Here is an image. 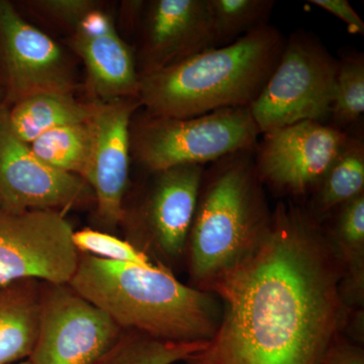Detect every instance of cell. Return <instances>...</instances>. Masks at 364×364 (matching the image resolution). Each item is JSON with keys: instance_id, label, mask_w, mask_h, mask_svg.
Listing matches in <instances>:
<instances>
[{"instance_id": "cell-24", "label": "cell", "mask_w": 364, "mask_h": 364, "mask_svg": "<svg viewBox=\"0 0 364 364\" xmlns=\"http://www.w3.org/2000/svg\"><path fill=\"white\" fill-rule=\"evenodd\" d=\"M72 240L79 252L88 254L100 259L132 263L145 267L155 265L149 255L140 250L135 244L123 240L109 232L85 228L74 231Z\"/></svg>"}, {"instance_id": "cell-9", "label": "cell", "mask_w": 364, "mask_h": 364, "mask_svg": "<svg viewBox=\"0 0 364 364\" xmlns=\"http://www.w3.org/2000/svg\"><path fill=\"white\" fill-rule=\"evenodd\" d=\"M124 330L69 284H41L39 333L32 364H95Z\"/></svg>"}, {"instance_id": "cell-2", "label": "cell", "mask_w": 364, "mask_h": 364, "mask_svg": "<svg viewBox=\"0 0 364 364\" xmlns=\"http://www.w3.org/2000/svg\"><path fill=\"white\" fill-rule=\"evenodd\" d=\"M69 286L122 329L164 341H210L221 321L214 294L182 284L161 264L145 267L80 253Z\"/></svg>"}, {"instance_id": "cell-4", "label": "cell", "mask_w": 364, "mask_h": 364, "mask_svg": "<svg viewBox=\"0 0 364 364\" xmlns=\"http://www.w3.org/2000/svg\"><path fill=\"white\" fill-rule=\"evenodd\" d=\"M254 151L234 153L205 166L186 244L191 287L202 289L233 269L267 234L272 210Z\"/></svg>"}, {"instance_id": "cell-3", "label": "cell", "mask_w": 364, "mask_h": 364, "mask_svg": "<svg viewBox=\"0 0 364 364\" xmlns=\"http://www.w3.org/2000/svg\"><path fill=\"white\" fill-rule=\"evenodd\" d=\"M286 40L268 23L232 44L143 76L141 107L152 116L191 117L250 107L279 63Z\"/></svg>"}, {"instance_id": "cell-20", "label": "cell", "mask_w": 364, "mask_h": 364, "mask_svg": "<svg viewBox=\"0 0 364 364\" xmlns=\"http://www.w3.org/2000/svg\"><path fill=\"white\" fill-rule=\"evenodd\" d=\"M207 343L164 341L135 330H124L114 346L95 364H174L203 350Z\"/></svg>"}, {"instance_id": "cell-1", "label": "cell", "mask_w": 364, "mask_h": 364, "mask_svg": "<svg viewBox=\"0 0 364 364\" xmlns=\"http://www.w3.org/2000/svg\"><path fill=\"white\" fill-rule=\"evenodd\" d=\"M322 225L277 203L259 245L202 291L221 301L219 327L186 364H320L352 310Z\"/></svg>"}, {"instance_id": "cell-16", "label": "cell", "mask_w": 364, "mask_h": 364, "mask_svg": "<svg viewBox=\"0 0 364 364\" xmlns=\"http://www.w3.org/2000/svg\"><path fill=\"white\" fill-rule=\"evenodd\" d=\"M41 284L21 280L0 286V364L32 355L39 333Z\"/></svg>"}, {"instance_id": "cell-13", "label": "cell", "mask_w": 364, "mask_h": 364, "mask_svg": "<svg viewBox=\"0 0 364 364\" xmlns=\"http://www.w3.org/2000/svg\"><path fill=\"white\" fill-rule=\"evenodd\" d=\"M90 157L83 179L95 196V219L105 230L123 224L131 164L130 127L138 97L90 100Z\"/></svg>"}, {"instance_id": "cell-19", "label": "cell", "mask_w": 364, "mask_h": 364, "mask_svg": "<svg viewBox=\"0 0 364 364\" xmlns=\"http://www.w3.org/2000/svg\"><path fill=\"white\" fill-rule=\"evenodd\" d=\"M364 193V143L351 135L305 208L314 221L322 225L335 210Z\"/></svg>"}, {"instance_id": "cell-27", "label": "cell", "mask_w": 364, "mask_h": 364, "mask_svg": "<svg viewBox=\"0 0 364 364\" xmlns=\"http://www.w3.org/2000/svg\"><path fill=\"white\" fill-rule=\"evenodd\" d=\"M310 4L343 21L351 33L364 35V21L347 0H311Z\"/></svg>"}, {"instance_id": "cell-21", "label": "cell", "mask_w": 364, "mask_h": 364, "mask_svg": "<svg viewBox=\"0 0 364 364\" xmlns=\"http://www.w3.org/2000/svg\"><path fill=\"white\" fill-rule=\"evenodd\" d=\"M28 145L33 152L50 166L83 178L91 145L88 119L83 123L53 129Z\"/></svg>"}, {"instance_id": "cell-12", "label": "cell", "mask_w": 364, "mask_h": 364, "mask_svg": "<svg viewBox=\"0 0 364 364\" xmlns=\"http://www.w3.org/2000/svg\"><path fill=\"white\" fill-rule=\"evenodd\" d=\"M0 104V210H58L95 205V196L85 179L42 161L30 145L14 135Z\"/></svg>"}, {"instance_id": "cell-7", "label": "cell", "mask_w": 364, "mask_h": 364, "mask_svg": "<svg viewBox=\"0 0 364 364\" xmlns=\"http://www.w3.org/2000/svg\"><path fill=\"white\" fill-rule=\"evenodd\" d=\"M73 232L58 210H0V286L21 280L69 284L80 257Z\"/></svg>"}, {"instance_id": "cell-6", "label": "cell", "mask_w": 364, "mask_h": 364, "mask_svg": "<svg viewBox=\"0 0 364 364\" xmlns=\"http://www.w3.org/2000/svg\"><path fill=\"white\" fill-rule=\"evenodd\" d=\"M338 69L339 60L317 37L301 30L291 33L267 85L249 107L261 135L299 122L326 124Z\"/></svg>"}, {"instance_id": "cell-22", "label": "cell", "mask_w": 364, "mask_h": 364, "mask_svg": "<svg viewBox=\"0 0 364 364\" xmlns=\"http://www.w3.org/2000/svg\"><path fill=\"white\" fill-rule=\"evenodd\" d=\"M218 47L268 25L273 0H208Z\"/></svg>"}, {"instance_id": "cell-29", "label": "cell", "mask_w": 364, "mask_h": 364, "mask_svg": "<svg viewBox=\"0 0 364 364\" xmlns=\"http://www.w3.org/2000/svg\"><path fill=\"white\" fill-rule=\"evenodd\" d=\"M14 364H32V363H31V361L28 360V359H26V360L20 361V363H14Z\"/></svg>"}, {"instance_id": "cell-17", "label": "cell", "mask_w": 364, "mask_h": 364, "mask_svg": "<svg viewBox=\"0 0 364 364\" xmlns=\"http://www.w3.org/2000/svg\"><path fill=\"white\" fill-rule=\"evenodd\" d=\"M324 228L333 254L341 268V289L346 305L363 308L364 296V193L332 213Z\"/></svg>"}, {"instance_id": "cell-26", "label": "cell", "mask_w": 364, "mask_h": 364, "mask_svg": "<svg viewBox=\"0 0 364 364\" xmlns=\"http://www.w3.org/2000/svg\"><path fill=\"white\" fill-rule=\"evenodd\" d=\"M320 364H364L363 346L340 334L330 345Z\"/></svg>"}, {"instance_id": "cell-5", "label": "cell", "mask_w": 364, "mask_h": 364, "mask_svg": "<svg viewBox=\"0 0 364 364\" xmlns=\"http://www.w3.org/2000/svg\"><path fill=\"white\" fill-rule=\"evenodd\" d=\"M261 133L249 107L202 116L164 117L136 112L130 127L131 158L146 172L205 165L255 149Z\"/></svg>"}, {"instance_id": "cell-25", "label": "cell", "mask_w": 364, "mask_h": 364, "mask_svg": "<svg viewBox=\"0 0 364 364\" xmlns=\"http://www.w3.org/2000/svg\"><path fill=\"white\" fill-rule=\"evenodd\" d=\"M23 4L40 16L70 32L88 14L102 6L95 0H31Z\"/></svg>"}, {"instance_id": "cell-14", "label": "cell", "mask_w": 364, "mask_h": 364, "mask_svg": "<svg viewBox=\"0 0 364 364\" xmlns=\"http://www.w3.org/2000/svg\"><path fill=\"white\" fill-rule=\"evenodd\" d=\"M138 35L140 77L218 47L208 0L148 1Z\"/></svg>"}, {"instance_id": "cell-15", "label": "cell", "mask_w": 364, "mask_h": 364, "mask_svg": "<svg viewBox=\"0 0 364 364\" xmlns=\"http://www.w3.org/2000/svg\"><path fill=\"white\" fill-rule=\"evenodd\" d=\"M68 44L85 67L90 100L138 97L140 76L135 52L102 4L70 32Z\"/></svg>"}, {"instance_id": "cell-28", "label": "cell", "mask_w": 364, "mask_h": 364, "mask_svg": "<svg viewBox=\"0 0 364 364\" xmlns=\"http://www.w3.org/2000/svg\"><path fill=\"white\" fill-rule=\"evenodd\" d=\"M4 102V91H2L1 88H0V104H1V102Z\"/></svg>"}, {"instance_id": "cell-10", "label": "cell", "mask_w": 364, "mask_h": 364, "mask_svg": "<svg viewBox=\"0 0 364 364\" xmlns=\"http://www.w3.org/2000/svg\"><path fill=\"white\" fill-rule=\"evenodd\" d=\"M70 57L49 35L23 18L16 4L0 0V88L11 107L44 92L75 93Z\"/></svg>"}, {"instance_id": "cell-18", "label": "cell", "mask_w": 364, "mask_h": 364, "mask_svg": "<svg viewBox=\"0 0 364 364\" xmlns=\"http://www.w3.org/2000/svg\"><path fill=\"white\" fill-rule=\"evenodd\" d=\"M91 107L75 93L44 92L23 98L7 109L9 126L23 142L31 144L43 134L90 119Z\"/></svg>"}, {"instance_id": "cell-23", "label": "cell", "mask_w": 364, "mask_h": 364, "mask_svg": "<svg viewBox=\"0 0 364 364\" xmlns=\"http://www.w3.org/2000/svg\"><path fill=\"white\" fill-rule=\"evenodd\" d=\"M364 112V57L349 54L339 60L331 109V126L347 132ZM348 133V132H347Z\"/></svg>"}, {"instance_id": "cell-8", "label": "cell", "mask_w": 364, "mask_h": 364, "mask_svg": "<svg viewBox=\"0 0 364 364\" xmlns=\"http://www.w3.org/2000/svg\"><path fill=\"white\" fill-rule=\"evenodd\" d=\"M205 165H181L147 172L142 193L133 208H124L123 224L135 239L172 264L186 256ZM165 267V265H164Z\"/></svg>"}, {"instance_id": "cell-11", "label": "cell", "mask_w": 364, "mask_h": 364, "mask_svg": "<svg viewBox=\"0 0 364 364\" xmlns=\"http://www.w3.org/2000/svg\"><path fill=\"white\" fill-rule=\"evenodd\" d=\"M254 151L263 186L277 195L311 196L350 134L331 124L306 121L262 134Z\"/></svg>"}]
</instances>
